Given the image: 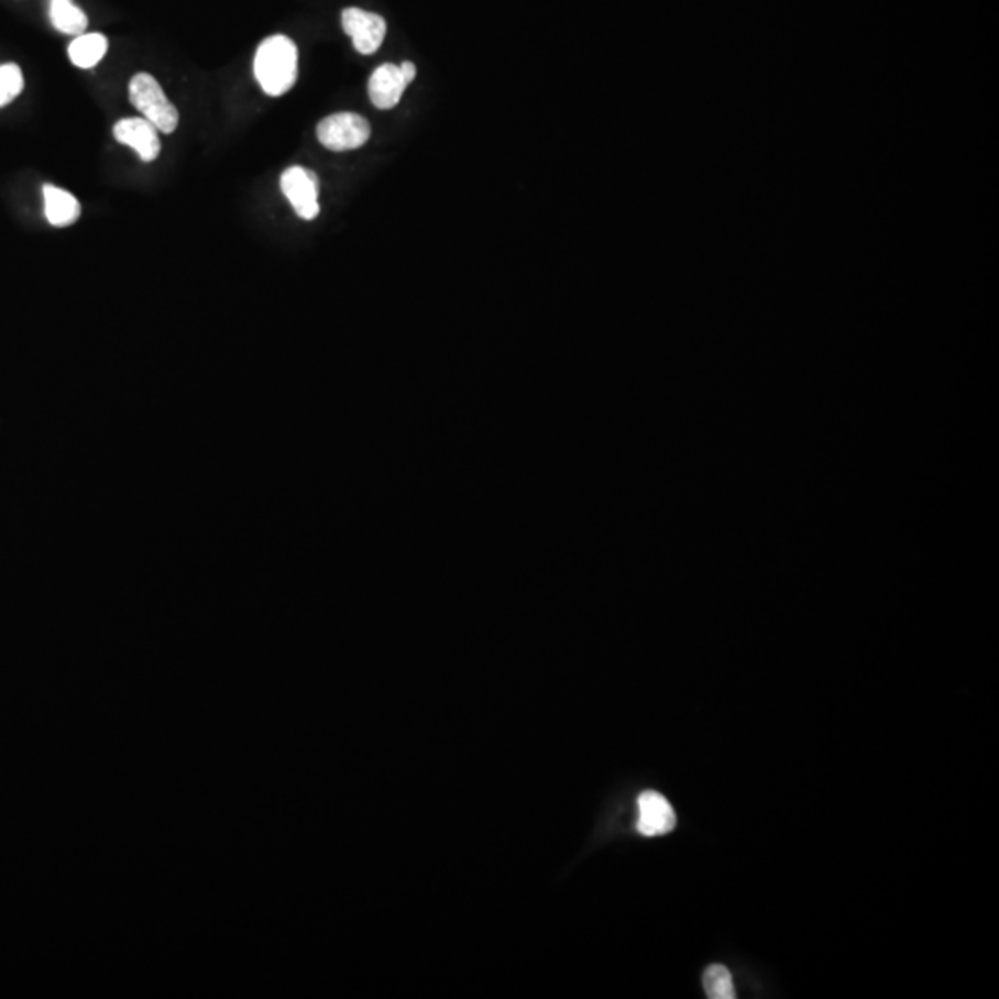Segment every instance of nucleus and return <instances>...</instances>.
Listing matches in <instances>:
<instances>
[{"label": "nucleus", "mask_w": 999, "mask_h": 999, "mask_svg": "<svg viewBox=\"0 0 999 999\" xmlns=\"http://www.w3.org/2000/svg\"><path fill=\"white\" fill-rule=\"evenodd\" d=\"M254 75L268 97L287 94L298 76V48L287 35H271L262 41L254 58Z\"/></svg>", "instance_id": "1"}, {"label": "nucleus", "mask_w": 999, "mask_h": 999, "mask_svg": "<svg viewBox=\"0 0 999 999\" xmlns=\"http://www.w3.org/2000/svg\"><path fill=\"white\" fill-rule=\"evenodd\" d=\"M407 84L402 76L400 67L385 64L374 70L369 80V97L372 105L378 110H391L400 102L402 95L406 91Z\"/></svg>", "instance_id": "8"}, {"label": "nucleus", "mask_w": 999, "mask_h": 999, "mask_svg": "<svg viewBox=\"0 0 999 999\" xmlns=\"http://www.w3.org/2000/svg\"><path fill=\"white\" fill-rule=\"evenodd\" d=\"M130 102L146 121H151L163 134H173L180 116L176 106L163 94L160 81L154 76L140 73L130 80Z\"/></svg>", "instance_id": "2"}, {"label": "nucleus", "mask_w": 999, "mask_h": 999, "mask_svg": "<svg viewBox=\"0 0 999 999\" xmlns=\"http://www.w3.org/2000/svg\"><path fill=\"white\" fill-rule=\"evenodd\" d=\"M23 88V73L18 65H0V108L18 99Z\"/></svg>", "instance_id": "13"}, {"label": "nucleus", "mask_w": 999, "mask_h": 999, "mask_svg": "<svg viewBox=\"0 0 999 999\" xmlns=\"http://www.w3.org/2000/svg\"><path fill=\"white\" fill-rule=\"evenodd\" d=\"M48 15L54 29L62 34L81 35L88 30V15L76 7L75 0H51Z\"/></svg>", "instance_id": "10"}, {"label": "nucleus", "mask_w": 999, "mask_h": 999, "mask_svg": "<svg viewBox=\"0 0 999 999\" xmlns=\"http://www.w3.org/2000/svg\"><path fill=\"white\" fill-rule=\"evenodd\" d=\"M639 820H637V830L646 837H657L665 835L676 827V813L669 800L648 790L639 797Z\"/></svg>", "instance_id": "7"}, {"label": "nucleus", "mask_w": 999, "mask_h": 999, "mask_svg": "<svg viewBox=\"0 0 999 999\" xmlns=\"http://www.w3.org/2000/svg\"><path fill=\"white\" fill-rule=\"evenodd\" d=\"M43 197H45V216L53 227H70L80 219V202L69 191H64L59 187L45 186Z\"/></svg>", "instance_id": "9"}, {"label": "nucleus", "mask_w": 999, "mask_h": 999, "mask_svg": "<svg viewBox=\"0 0 999 999\" xmlns=\"http://www.w3.org/2000/svg\"><path fill=\"white\" fill-rule=\"evenodd\" d=\"M703 988L711 999L737 998L732 974L726 966L711 965L703 974Z\"/></svg>", "instance_id": "12"}, {"label": "nucleus", "mask_w": 999, "mask_h": 999, "mask_svg": "<svg viewBox=\"0 0 999 999\" xmlns=\"http://www.w3.org/2000/svg\"><path fill=\"white\" fill-rule=\"evenodd\" d=\"M317 138L330 151H355L371 138V124L365 117L343 111L322 119L317 127Z\"/></svg>", "instance_id": "3"}, {"label": "nucleus", "mask_w": 999, "mask_h": 999, "mask_svg": "<svg viewBox=\"0 0 999 999\" xmlns=\"http://www.w3.org/2000/svg\"><path fill=\"white\" fill-rule=\"evenodd\" d=\"M108 53V40L102 34L76 35L69 45V59L80 69H91Z\"/></svg>", "instance_id": "11"}, {"label": "nucleus", "mask_w": 999, "mask_h": 999, "mask_svg": "<svg viewBox=\"0 0 999 999\" xmlns=\"http://www.w3.org/2000/svg\"><path fill=\"white\" fill-rule=\"evenodd\" d=\"M279 187L300 219L314 221L319 216V178L314 171L289 167L279 178Z\"/></svg>", "instance_id": "4"}, {"label": "nucleus", "mask_w": 999, "mask_h": 999, "mask_svg": "<svg viewBox=\"0 0 999 999\" xmlns=\"http://www.w3.org/2000/svg\"><path fill=\"white\" fill-rule=\"evenodd\" d=\"M160 130L143 117L122 119L113 127V135L121 145L130 146L138 152L141 162H154L162 151Z\"/></svg>", "instance_id": "6"}, {"label": "nucleus", "mask_w": 999, "mask_h": 999, "mask_svg": "<svg viewBox=\"0 0 999 999\" xmlns=\"http://www.w3.org/2000/svg\"><path fill=\"white\" fill-rule=\"evenodd\" d=\"M400 70L402 76H404V80H406L407 84H411V81L415 80V76H417V67H415L411 62H404V64L400 65Z\"/></svg>", "instance_id": "14"}, {"label": "nucleus", "mask_w": 999, "mask_h": 999, "mask_svg": "<svg viewBox=\"0 0 999 999\" xmlns=\"http://www.w3.org/2000/svg\"><path fill=\"white\" fill-rule=\"evenodd\" d=\"M341 23L347 34L352 37L355 51L360 54H374L382 47L387 24L378 13L365 12L361 8H347L341 15Z\"/></svg>", "instance_id": "5"}]
</instances>
